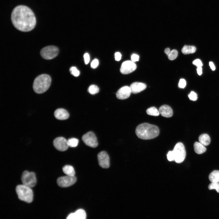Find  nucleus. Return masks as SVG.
<instances>
[{
    "instance_id": "f257e3e1",
    "label": "nucleus",
    "mask_w": 219,
    "mask_h": 219,
    "mask_svg": "<svg viewBox=\"0 0 219 219\" xmlns=\"http://www.w3.org/2000/svg\"><path fill=\"white\" fill-rule=\"evenodd\" d=\"M11 19L14 26L23 32H28L33 29L36 25V20L33 11L27 6L19 5L13 10Z\"/></svg>"
},
{
    "instance_id": "f03ea898",
    "label": "nucleus",
    "mask_w": 219,
    "mask_h": 219,
    "mask_svg": "<svg viewBox=\"0 0 219 219\" xmlns=\"http://www.w3.org/2000/svg\"><path fill=\"white\" fill-rule=\"evenodd\" d=\"M135 133L138 138L143 140H149L158 136L159 133V130L155 125L144 123L137 127Z\"/></svg>"
},
{
    "instance_id": "7ed1b4c3",
    "label": "nucleus",
    "mask_w": 219,
    "mask_h": 219,
    "mask_svg": "<svg viewBox=\"0 0 219 219\" xmlns=\"http://www.w3.org/2000/svg\"><path fill=\"white\" fill-rule=\"evenodd\" d=\"M51 83V78L48 75L43 74L36 77L34 80L33 88L37 94H41L47 91Z\"/></svg>"
},
{
    "instance_id": "20e7f679",
    "label": "nucleus",
    "mask_w": 219,
    "mask_h": 219,
    "mask_svg": "<svg viewBox=\"0 0 219 219\" xmlns=\"http://www.w3.org/2000/svg\"><path fill=\"white\" fill-rule=\"evenodd\" d=\"M16 190L19 199L27 203L31 202L33 199V193L31 188L23 184L17 186Z\"/></svg>"
},
{
    "instance_id": "39448f33",
    "label": "nucleus",
    "mask_w": 219,
    "mask_h": 219,
    "mask_svg": "<svg viewBox=\"0 0 219 219\" xmlns=\"http://www.w3.org/2000/svg\"><path fill=\"white\" fill-rule=\"evenodd\" d=\"M174 155V160L178 163L183 161L186 156V152L183 144L178 142L175 145L173 150Z\"/></svg>"
},
{
    "instance_id": "423d86ee",
    "label": "nucleus",
    "mask_w": 219,
    "mask_h": 219,
    "mask_svg": "<svg viewBox=\"0 0 219 219\" xmlns=\"http://www.w3.org/2000/svg\"><path fill=\"white\" fill-rule=\"evenodd\" d=\"M58 48L55 46H49L42 49L40 52L42 57L47 60L52 59L56 57L58 53Z\"/></svg>"
},
{
    "instance_id": "0eeeda50",
    "label": "nucleus",
    "mask_w": 219,
    "mask_h": 219,
    "mask_svg": "<svg viewBox=\"0 0 219 219\" xmlns=\"http://www.w3.org/2000/svg\"><path fill=\"white\" fill-rule=\"evenodd\" d=\"M21 180L23 184L30 188L34 187L36 183L35 173L33 172L26 171L22 175Z\"/></svg>"
},
{
    "instance_id": "6e6552de",
    "label": "nucleus",
    "mask_w": 219,
    "mask_h": 219,
    "mask_svg": "<svg viewBox=\"0 0 219 219\" xmlns=\"http://www.w3.org/2000/svg\"><path fill=\"white\" fill-rule=\"evenodd\" d=\"M82 139L85 144L89 147L95 148L98 146L97 138L95 134L92 131L89 132L84 134Z\"/></svg>"
},
{
    "instance_id": "1a4fd4ad",
    "label": "nucleus",
    "mask_w": 219,
    "mask_h": 219,
    "mask_svg": "<svg viewBox=\"0 0 219 219\" xmlns=\"http://www.w3.org/2000/svg\"><path fill=\"white\" fill-rule=\"evenodd\" d=\"M77 179L74 176L67 175L58 178L57 182L58 185L61 187H66L74 184L76 181Z\"/></svg>"
},
{
    "instance_id": "9d476101",
    "label": "nucleus",
    "mask_w": 219,
    "mask_h": 219,
    "mask_svg": "<svg viewBox=\"0 0 219 219\" xmlns=\"http://www.w3.org/2000/svg\"><path fill=\"white\" fill-rule=\"evenodd\" d=\"M136 65L132 61L123 62L121 66L120 71L123 74H127L134 71L136 69Z\"/></svg>"
},
{
    "instance_id": "9b49d317",
    "label": "nucleus",
    "mask_w": 219,
    "mask_h": 219,
    "mask_svg": "<svg viewBox=\"0 0 219 219\" xmlns=\"http://www.w3.org/2000/svg\"><path fill=\"white\" fill-rule=\"evenodd\" d=\"M53 143L54 147L60 151L66 150L69 147L67 140L63 137L56 138L54 140Z\"/></svg>"
},
{
    "instance_id": "f8f14e48",
    "label": "nucleus",
    "mask_w": 219,
    "mask_h": 219,
    "mask_svg": "<svg viewBox=\"0 0 219 219\" xmlns=\"http://www.w3.org/2000/svg\"><path fill=\"white\" fill-rule=\"evenodd\" d=\"M99 165L102 168H108L109 166V158L107 153L105 151H102L97 156Z\"/></svg>"
},
{
    "instance_id": "ddd939ff",
    "label": "nucleus",
    "mask_w": 219,
    "mask_h": 219,
    "mask_svg": "<svg viewBox=\"0 0 219 219\" xmlns=\"http://www.w3.org/2000/svg\"><path fill=\"white\" fill-rule=\"evenodd\" d=\"M131 93L130 87L124 86L117 91L116 93V97L120 99H124L128 98Z\"/></svg>"
},
{
    "instance_id": "4468645a",
    "label": "nucleus",
    "mask_w": 219,
    "mask_h": 219,
    "mask_svg": "<svg viewBox=\"0 0 219 219\" xmlns=\"http://www.w3.org/2000/svg\"><path fill=\"white\" fill-rule=\"evenodd\" d=\"M131 93L136 94L144 90L147 87L146 85L143 83L134 82L130 86Z\"/></svg>"
},
{
    "instance_id": "2eb2a0df",
    "label": "nucleus",
    "mask_w": 219,
    "mask_h": 219,
    "mask_svg": "<svg viewBox=\"0 0 219 219\" xmlns=\"http://www.w3.org/2000/svg\"><path fill=\"white\" fill-rule=\"evenodd\" d=\"M55 117L59 120H65L68 119L69 116L68 112L63 108H59L54 112Z\"/></svg>"
},
{
    "instance_id": "dca6fc26",
    "label": "nucleus",
    "mask_w": 219,
    "mask_h": 219,
    "mask_svg": "<svg viewBox=\"0 0 219 219\" xmlns=\"http://www.w3.org/2000/svg\"><path fill=\"white\" fill-rule=\"evenodd\" d=\"M86 215L85 211L82 209H79L75 213H72L67 217V219H85Z\"/></svg>"
},
{
    "instance_id": "f3484780",
    "label": "nucleus",
    "mask_w": 219,
    "mask_h": 219,
    "mask_svg": "<svg viewBox=\"0 0 219 219\" xmlns=\"http://www.w3.org/2000/svg\"><path fill=\"white\" fill-rule=\"evenodd\" d=\"M158 110L160 114L164 117H170L173 115V113L172 109L167 105H165L161 106L159 108Z\"/></svg>"
},
{
    "instance_id": "a211bd4d",
    "label": "nucleus",
    "mask_w": 219,
    "mask_h": 219,
    "mask_svg": "<svg viewBox=\"0 0 219 219\" xmlns=\"http://www.w3.org/2000/svg\"><path fill=\"white\" fill-rule=\"evenodd\" d=\"M199 142L204 146L209 145L210 142V137L207 134H203L200 135L199 137Z\"/></svg>"
},
{
    "instance_id": "6ab92c4d",
    "label": "nucleus",
    "mask_w": 219,
    "mask_h": 219,
    "mask_svg": "<svg viewBox=\"0 0 219 219\" xmlns=\"http://www.w3.org/2000/svg\"><path fill=\"white\" fill-rule=\"evenodd\" d=\"M194 148L195 152L198 154H202L205 152L206 148L200 142H195L194 144Z\"/></svg>"
},
{
    "instance_id": "aec40b11",
    "label": "nucleus",
    "mask_w": 219,
    "mask_h": 219,
    "mask_svg": "<svg viewBox=\"0 0 219 219\" xmlns=\"http://www.w3.org/2000/svg\"><path fill=\"white\" fill-rule=\"evenodd\" d=\"M196 50V47L193 46L185 45L182 48V53L184 54H193L195 53Z\"/></svg>"
},
{
    "instance_id": "412c9836",
    "label": "nucleus",
    "mask_w": 219,
    "mask_h": 219,
    "mask_svg": "<svg viewBox=\"0 0 219 219\" xmlns=\"http://www.w3.org/2000/svg\"><path fill=\"white\" fill-rule=\"evenodd\" d=\"M209 179L211 182H219V171L214 170L211 172Z\"/></svg>"
},
{
    "instance_id": "4be33fe9",
    "label": "nucleus",
    "mask_w": 219,
    "mask_h": 219,
    "mask_svg": "<svg viewBox=\"0 0 219 219\" xmlns=\"http://www.w3.org/2000/svg\"><path fill=\"white\" fill-rule=\"evenodd\" d=\"M62 170L63 172L67 175L74 176L75 172L74 168L70 165H67L64 166Z\"/></svg>"
},
{
    "instance_id": "5701e85b",
    "label": "nucleus",
    "mask_w": 219,
    "mask_h": 219,
    "mask_svg": "<svg viewBox=\"0 0 219 219\" xmlns=\"http://www.w3.org/2000/svg\"><path fill=\"white\" fill-rule=\"evenodd\" d=\"M146 113L148 115L155 116H158L160 114L159 110L155 107H151L147 109Z\"/></svg>"
},
{
    "instance_id": "b1692460",
    "label": "nucleus",
    "mask_w": 219,
    "mask_h": 219,
    "mask_svg": "<svg viewBox=\"0 0 219 219\" xmlns=\"http://www.w3.org/2000/svg\"><path fill=\"white\" fill-rule=\"evenodd\" d=\"M88 91L90 94L94 95L99 92V89L96 85H92L89 86L88 89Z\"/></svg>"
},
{
    "instance_id": "393cba45",
    "label": "nucleus",
    "mask_w": 219,
    "mask_h": 219,
    "mask_svg": "<svg viewBox=\"0 0 219 219\" xmlns=\"http://www.w3.org/2000/svg\"><path fill=\"white\" fill-rule=\"evenodd\" d=\"M68 141V145L71 147H76L78 143V140L76 138H72L69 139Z\"/></svg>"
},
{
    "instance_id": "a878e982",
    "label": "nucleus",
    "mask_w": 219,
    "mask_h": 219,
    "mask_svg": "<svg viewBox=\"0 0 219 219\" xmlns=\"http://www.w3.org/2000/svg\"><path fill=\"white\" fill-rule=\"evenodd\" d=\"M178 55L177 51L175 49H173L170 51L169 54L168 55V58L170 60H173L176 58Z\"/></svg>"
},
{
    "instance_id": "bb28decb",
    "label": "nucleus",
    "mask_w": 219,
    "mask_h": 219,
    "mask_svg": "<svg viewBox=\"0 0 219 219\" xmlns=\"http://www.w3.org/2000/svg\"><path fill=\"white\" fill-rule=\"evenodd\" d=\"M208 189L210 190L215 189L217 193H219V183L212 182L209 185Z\"/></svg>"
},
{
    "instance_id": "cd10ccee",
    "label": "nucleus",
    "mask_w": 219,
    "mask_h": 219,
    "mask_svg": "<svg viewBox=\"0 0 219 219\" xmlns=\"http://www.w3.org/2000/svg\"><path fill=\"white\" fill-rule=\"evenodd\" d=\"M70 71L71 74L75 77L78 76L80 74L79 71L75 66H72L70 68Z\"/></svg>"
},
{
    "instance_id": "c85d7f7f",
    "label": "nucleus",
    "mask_w": 219,
    "mask_h": 219,
    "mask_svg": "<svg viewBox=\"0 0 219 219\" xmlns=\"http://www.w3.org/2000/svg\"><path fill=\"white\" fill-rule=\"evenodd\" d=\"M189 99L193 101H196L197 99V95L196 93L193 91H191L188 95Z\"/></svg>"
},
{
    "instance_id": "c756f323",
    "label": "nucleus",
    "mask_w": 219,
    "mask_h": 219,
    "mask_svg": "<svg viewBox=\"0 0 219 219\" xmlns=\"http://www.w3.org/2000/svg\"><path fill=\"white\" fill-rule=\"evenodd\" d=\"M99 64L98 60L97 59H95L91 63V67L92 68H96L98 67Z\"/></svg>"
},
{
    "instance_id": "7c9ffc66",
    "label": "nucleus",
    "mask_w": 219,
    "mask_h": 219,
    "mask_svg": "<svg viewBox=\"0 0 219 219\" xmlns=\"http://www.w3.org/2000/svg\"><path fill=\"white\" fill-rule=\"evenodd\" d=\"M167 159L169 161H171L174 160V155L173 151H169L167 155Z\"/></svg>"
},
{
    "instance_id": "2f4dec72",
    "label": "nucleus",
    "mask_w": 219,
    "mask_h": 219,
    "mask_svg": "<svg viewBox=\"0 0 219 219\" xmlns=\"http://www.w3.org/2000/svg\"><path fill=\"white\" fill-rule=\"evenodd\" d=\"M186 85V82L184 79H181L179 81L178 84L179 87L181 88H184Z\"/></svg>"
},
{
    "instance_id": "473e14b6",
    "label": "nucleus",
    "mask_w": 219,
    "mask_h": 219,
    "mask_svg": "<svg viewBox=\"0 0 219 219\" xmlns=\"http://www.w3.org/2000/svg\"><path fill=\"white\" fill-rule=\"evenodd\" d=\"M193 64L196 66L197 67H202L203 66V64L199 59H196L193 62Z\"/></svg>"
},
{
    "instance_id": "72a5a7b5",
    "label": "nucleus",
    "mask_w": 219,
    "mask_h": 219,
    "mask_svg": "<svg viewBox=\"0 0 219 219\" xmlns=\"http://www.w3.org/2000/svg\"><path fill=\"white\" fill-rule=\"evenodd\" d=\"M84 58L85 64H88L90 61V56L89 54L85 53L84 55Z\"/></svg>"
},
{
    "instance_id": "f704fd0d",
    "label": "nucleus",
    "mask_w": 219,
    "mask_h": 219,
    "mask_svg": "<svg viewBox=\"0 0 219 219\" xmlns=\"http://www.w3.org/2000/svg\"><path fill=\"white\" fill-rule=\"evenodd\" d=\"M131 61L134 62L138 61L139 60V56L135 54H133L131 57Z\"/></svg>"
},
{
    "instance_id": "c9c22d12",
    "label": "nucleus",
    "mask_w": 219,
    "mask_h": 219,
    "mask_svg": "<svg viewBox=\"0 0 219 219\" xmlns=\"http://www.w3.org/2000/svg\"><path fill=\"white\" fill-rule=\"evenodd\" d=\"M121 54L119 52H116L115 54V60L116 61H120L121 58Z\"/></svg>"
},
{
    "instance_id": "e433bc0d",
    "label": "nucleus",
    "mask_w": 219,
    "mask_h": 219,
    "mask_svg": "<svg viewBox=\"0 0 219 219\" xmlns=\"http://www.w3.org/2000/svg\"><path fill=\"white\" fill-rule=\"evenodd\" d=\"M209 66L210 68L213 70L214 71L215 69V66L213 63V62L212 61H210L209 63Z\"/></svg>"
},
{
    "instance_id": "4c0bfd02",
    "label": "nucleus",
    "mask_w": 219,
    "mask_h": 219,
    "mask_svg": "<svg viewBox=\"0 0 219 219\" xmlns=\"http://www.w3.org/2000/svg\"><path fill=\"white\" fill-rule=\"evenodd\" d=\"M197 71L198 75H201L202 73V67H197Z\"/></svg>"
},
{
    "instance_id": "58836bf2",
    "label": "nucleus",
    "mask_w": 219,
    "mask_h": 219,
    "mask_svg": "<svg viewBox=\"0 0 219 219\" xmlns=\"http://www.w3.org/2000/svg\"><path fill=\"white\" fill-rule=\"evenodd\" d=\"M170 49L169 48H167L165 49L164 52L168 55L170 52Z\"/></svg>"
}]
</instances>
